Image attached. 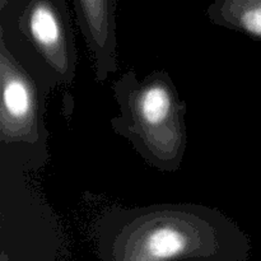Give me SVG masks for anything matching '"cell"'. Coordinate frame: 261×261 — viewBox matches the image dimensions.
I'll list each match as a JSON object with an SVG mask.
<instances>
[{"label":"cell","mask_w":261,"mask_h":261,"mask_svg":"<svg viewBox=\"0 0 261 261\" xmlns=\"http://www.w3.org/2000/svg\"><path fill=\"white\" fill-rule=\"evenodd\" d=\"M103 261H242L246 234L217 208L194 203L112 206L97 222Z\"/></svg>","instance_id":"cell-1"},{"label":"cell","mask_w":261,"mask_h":261,"mask_svg":"<svg viewBox=\"0 0 261 261\" xmlns=\"http://www.w3.org/2000/svg\"><path fill=\"white\" fill-rule=\"evenodd\" d=\"M119 115L111 119L115 134L125 138L147 165L176 172L188 147L186 102L166 70L139 79L134 69L112 83Z\"/></svg>","instance_id":"cell-2"},{"label":"cell","mask_w":261,"mask_h":261,"mask_svg":"<svg viewBox=\"0 0 261 261\" xmlns=\"http://www.w3.org/2000/svg\"><path fill=\"white\" fill-rule=\"evenodd\" d=\"M0 38L47 94L73 83L76 48L68 0H8L0 7Z\"/></svg>","instance_id":"cell-3"},{"label":"cell","mask_w":261,"mask_h":261,"mask_svg":"<svg viewBox=\"0 0 261 261\" xmlns=\"http://www.w3.org/2000/svg\"><path fill=\"white\" fill-rule=\"evenodd\" d=\"M0 143L45 149L43 105L47 93L0 38Z\"/></svg>","instance_id":"cell-4"},{"label":"cell","mask_w":261,"mask_h":261,"mask_svg":"<svg viewBox=\"0 0 261 261\" xmlns=\"http://www.w3.org/2000/svg\"><path fill=\"white\" fill-rule=\"evenodd\" d=\"M79 31L92 58L96 81L117 71L116 0H71Z\"/></svg>","instance_id":"cell-5"},{"label":"cell","mask_w":261,"mask_h":261,"mask_svg":"<svg viewBox=\"0 0 261 261\" xmlns=\"http://www.w3.org/2000/svg\"><path fill=\"white\" fill-rule=\"evenodd\" d=\"M206 15L213 24L261 40V0H213Z\"/></svg>","instance_id":"cell-6"},{"label":"cell","mask_w":261,"mask_h":261,"mask_svg":"<svg viewBox=\"0 0 261 261\" xmlns=\"http://www.w3.org/2000/svg\"><path fill=\"white\" fill-rule=\"evenodd\" d=\"M3 261H4V260H3Z\"/></svg>","instance_id":"cell-7"}]
</instances>
